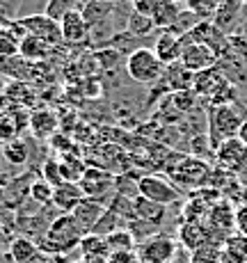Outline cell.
<instances>
[{"mask_svg":"<svg viewBox=\"0 0 247 263\" xmlns=\"http://www.w3.org/2000/svg\"><path fill=\"white\" fill-rule=\"evenodd\" d=\"M85 236L87 234L80 229V224L73 220V215H58L48 224L46 234L39 238L37 245L42 252L64 254V252H69V250H75Z\"/></svg>","mask_w":247,"mask_h":263,"instance_id":"6da1fadb","label":"cell"},{"mask_svg":"<svg viewBox=\"0 0 247 263\" xmlns=\"http://www.w3.org/2000/svg\"><path fill=\"white\" fill-rule=\"evenodd\" d=\"M165 64L156 58L154 48H135L126 58V73L140 85H156L163 78Z\"/></svg>","mask_w":247,"mask_h":263,"instance_id":"7a4b0ae2","label":"cell"},{"mask_svg":"<svg viewBox=\"0 0 247 263\" xmlns=\"http://www.w3.org/2000/svg\"><path fill=\"white\" fill-rule=\"evenodd\" d=\"M240 112L234 105H211L208 110V138L213 149L222 144L224 140H231L238 135V128L243 124Z\"/></svg>","mask_w":247,"mask_h":263,"instance_id":"3957f363","label":"cell"},{"mask_svg":"<svg viewBox=\"0 0 247 263\" xmlns=\"http://www.w3.org/2000/svg\"><path fill=\"white\" fill-rule=\"evenodd\" d=\"M206 229H208L211 242H224L229 236L236 234V209L226 199H220L211 206L206 215Z\"/></svg>","mask_w":247,"mask_h":263,"instance_id":"277c9868","label":"cell"},{"mask_svg":"<svg viewBox=\"0 0 247 263\" xmlns=\"http://www.w3.org/2000/svg\"><path fill=\"white\" fill-rule=\"evenodd\" d=\"M179 240L169 238L165 234H158L154 238L140 242L135 247V254H138L140 263H174L176 250H179Z\"/></svg>","mask_w":247,"mask_h":263,"instance_id":"5b68a950","label":"cell"},{"mask_svg":"<svg viewBox=\"0 0 247 263\" xmlns=\"http://www.w3.org/2000/svg\"><path fill=\"white\" fill-rule=\"evenodd\" d=\"M138 190H140V197H144V199H149V201H156V204H160V206L176 204V201L181 199L179 188L169 183L167 179H163V176H156V174L140 176Z\"/></svg>","mask_w":247,"mask_h":263,"instance_id":"8992f818","label":"cell"},{"mask_svg":"<svg viewBox=\"0 0 247 263\" xmlns=\"http://www.w3.org/2000/svg\"><path fill=\"white\" fill-rule=\"evenodd\" d=\"M16 23L25 30V34H32V37L46 42L48 46H60L62 42V30H60V23H55L53 18H48L46 14H30V16L16 18Z\"/></svg>","mask_w":247,"mask_h":263,"instance_id":"52a82bcc","label":"cell"},{"mask_svg":"<svg viewBox=\"0 0 247 263\" xmlns=\"http://www.w3.org/2000/svg\"><path fill=\"white\" fill-rule=\"evenodd\" d=\"M183 42H185V46H183V53H181L179 62L183 64L190 73H199V71H206V69H211V67H218V53H215L211 46L188 42L185 37H183Z\"/></svg>","mask_w":247,"mask_h":263,"instance_id":"ba28073f","label":"cell"},{"mask_svg":"<svg viewBox=\"0 0 247 263\" xmlns=\"http://www.w3.org/2000/svg\"><path fill=\"white\" fill-rule=\"evenodd\" d=\"M215 165L224 172H240L247 165V146L238 138L224 140L215 146Z\"/></svg>","mask_w":247,"mask_h":263,"instance_id":"9c48e42d","label":"cell"},{"mask_svg":"<svg viewBox=\"0 0 247 263\" xmlns=\"http://www.w3.org/2000/svg\"><path fill=\"white\" fill-rule=\"evenodd\" d=\"M60 30H62V42L71 44V46H78V44H85L92 34V28L85 21L83 12L80 9H73L67 16L60 21Z\"/></svg>","mask_w":247,"mask_h":263,"instance_id":"30bf717a","label":"cell"},{"mask_svg":"<svg viewBox=\"0 0 247 263\" xmlns=\"http://www.w3.org/2000/svg\"><path fill=\"white\" fill-rule=\"evenodd\" d=\"M183 34L174 32V30H163V34H158L154 44V53L160 62L167 67V64H174L181 60V53H183Z\"/></svg>","mask_w":247,"mask_h":263,"instance_id":"8fae6325","label":"cell"},{"mask_svg":"<svg viewBox=\"0 0 247 263\" xmlns=\"http://www.w3.org/2000/svg\"><path fill=\"white\" fill-rule=\"evenodd\" d=\"M80 188H83L87 199L101 201L105 195H110V190L115 188V176L101 170H87L80 179Z\"/></svg>","mask_w":247,"mask_h":263,"instance_id":"7c38bea8","label":"cell"},{"mask_svg":"<svg viewBox=\"0 0 247 263\" xmlns=\"http://www.w3.org/2000/svg\"><path fill=\"white\" fill-rule=\"evenodd\" d=\"M226 83H229V80L224 78V73L220 71V67H211V69H206V71L195 73V78H193V92L197 94V96L213 99V96L218 94Z\"/></svg>","mask_w":247,"mask_h":263,"instance_id":"4fadbf2b","label":"cell"},{"mask_svg":"<svg viewBox=\"0 0 247 263\" xmlns=\"http://www.w3.org/2000/svg\"><path fill=\"white\" fill-rule=\"evenodd\" d=\"M105 209L108 206L103 204V201H97V199H87L85 197L83 201H80L78 206H75V211H73V220L80 224V229L85 231V234H92V229L99 224V220L103 217L105 213Z\"/></svg>","mask_w":247,"mask_h":263,"instance_id":"5bb4252c","label":"cell"},{"mask_svg":"<svg viewBox=\"0 0 247 263\" xmlns=\"http://www.w3.org/2000/svg\"><path fill=\"white\" fill-rule=\"evenodd\" d=\"M83 199H85V192L80 188V183H62L58 188H53V201L50 204L62 215H71L75 211V206Z\"/></svg>","mask_w":247,"mask_h":263,"instance_id":"9a60e30c","label":"cell"},{"mask_svg":"<svg viewBox=\"0 0 247 263\" xmlns=\"http://www.w3.org/2000/svg\"><path fill=\"white\" fill-rule=\"evenodd\" d=\"M28 126L37 140H50L55 133H58L60 119L50 108H39V110H32V112H30Z\"/></svg>","mask_w":247,"mask_h":263,"instance_id":"2e32d148","label":"cell"},{"mask_svg":"<svg viewBox=\"0 0 247 263\" xmlns=\"http://www.w3.org/2000/svg\"><path fill=\"white\" fill-rule=\"evenodd\" d=\"M211 242L208 229H206L204 222H183L179 227V245L185 247V250L195 252L197 247Z\"/></svg>","mask_w":247,"mask_h":263,"instance_id":"e0dca14e","label":"cell"},{"mask_svg":"<svg viewBox=\"0 0 247 263\" xmlns=\"http://www.w3.org/2000/svg\"><path fill=\"white\" fill-rule=\"evenodd\" d=\"M193 78L195 73H190L181 62H174L165 67L163 78L158 83H165V87L174 94V92H183V89H193Z\"/></svg>","mask_w":247,"mask_h":263,"instance_id":"ac0fdd59","label":"cell"},{"mask_svg":"<svg viewBox=\"0 0 247 263\" xmlns=\"http://www.w3.org/2000/svg\"><path fill=\"white\" fill-rule=\"evenodd\" d=\"M50 53H53V46H48L46 42L32 37V34H25L21 39V44H18V58H23L25 62L42 64L50 58Z\"/></svg>","mask_w":247,"mask_h":263,"instance_id":"d6986e66","label":"cell"},{"mask_svg":"<svg viewBox=\"0 0 247 263\" xmlns=\"http://www.w3.org/2000/svg\"><path fill=\"white\" fill-rule=\"evenodd\" d=\"M181 16H183V7H181V3L160 0L158 7H156V12H154V16H151V21H154L156 30H158V28L172 30V28H176V23H179Z\"/></svg>","mask_w":247,"mask_h":263,"instance_id":"ffe728a7","label":"cell"},{"mask_svg":"<svg viewBox=\"0 0 247 263\" xmlns=\"http://www.w3.org/2000/svg\"><path fill=\"white\" fill-rule=\"evenodd\" d=\"M220 263H247V238L240 234L220 242Z\"/></svg>","mask_w":247,"mask_h":263,"instance_id":"44dd1931","label":"cell"},{"mask_svg":"<svg viewBox=\"0 0 247 263\" xmlns=\"http://www.w3.org/2000/svg\"><path fill=\"white\" fill-rule=\"evenodd\" d=\"M133 213L138 220H144V222H151V224L160 227L165 215H167V206H160V204H156V201H149L138 195L133 199Z\"/></svg>","mask_w":247,"mask_h":263,"instance_id":"7402d4cb","label":"cell"},{"mask_svg":"<svg viewBox=\"0 0 247 263\" xmlns=\"http://www.w3.org/2000/svg\"><path fill=\"white\" fill-rule=\"evenodd\" d=\"M9 256L14 263H37L42 259V250L37 242H32L25 236H18L9 242Z\"/></svg>","mask_w":247,"mask_h":263,"instance_id":"603a6c76","label":"cell"},{"mask_svg":"<svg viewBox=\"0 0 247 263\" xmlns=\"http://www.w3.org/2000/svg\"><path fill=\"white\" fill-rule=\"evenodd\" d=\"M80 254L83 259H108L110 256V250L105 245V238L103 236H97V234H87L78 245Z\"/></svg>","mask_w":247,"mask_h":263,"instance_id":"cb8c5ba5","label":"cell"},{"mask_svg":"<svg viewBox=\"0 0 247 263\" xmlns=\"http://www.w3.org/2000/svg\"><path fill=\"white\" fill-rule=\"evenodd\" d=\"M80 12H83L85 21L89 23V28L94 30V25L103 23L105 18L110 16V12H112V5L94 3V0H83V7H80Z\"/></svg>","mask_w":247,"mask_h":263,"instance_id":"d4e9b609","label":"cell"},{"mask_svg":"<svg viewBox=\"0 0 247 263\" xmlns=\"http://www.w3.org/2000/svg\"><path fill=\"white\" fill-rule=\"evenodd\" d=\"M83 7V0H48L46 7H44V14L48 18H53L55 23H60L69 12Z\"/></svg>","mask_w":247,"mask_h":263,"instance_id":"484cf974","label":"cell"},{"mask_svg":"<svg viewBox=\"0 0 247 263\" xmlns=\"http://www.w3.org/2000/svg\"><path fill=\"white\" fill-rule=\"evenodd\" d=\"M105 245H108L110 254H112V252H130V250H135L138 242H135V238L130 236L128 229H117V231H112V234L105 236Z\"/></svg>","mask_w":247,"mask_h":263,"instance_id":"4316f807","label":"cell"},{"mask_svg":"<svg viewBox=\"0 0 247 263\" xmlns=\"http://www.w3.org/2000/svg\"><path fill=\"white\" fill-rule=\"evenodd\" d=\"M3 156L9 165H23L30 156L28 154V142H25L23 138H16V140H12V142L3 144Z\"/></svg>","mask_w":247,"mask_h":263,"instance_id":"83f0119b","label":"cell"},{"mask_svg":"<svg viewBox=\"0 0 247 263\" xmlns=\"http://www.w3.org/2000/svg\"><path fill=\"white\" fill-rule=\"evenodd\" d=\"M126 229L130 231V236L135 238V242H138V245L160 234V227L151 224V222H144V220H138V217H135V220H130L128 224H126Z\"/></svg>","mask_w":247,"mask_h":263,"instance_id":"f1b7e54d","label":"cell"},{"mask_svg":"<svg viewBox=\"0 0 247 263\" xmlns=\"http://www.w3.org/2000/svg\"><path fill=\"white\" fill-rule=\"evenodd\" d=\"M126 25H128V32L133 34V37H149L151 32H156L154 21H151L149 16L138 14V12H130L128 14V21H126Z\"/></svg>","mask_w":247,"mask_h":263,"instance_id":"f546056e","label":"cell"},{"mask_svg":"<svg viewBox=\"0 0 247 263\" xmlns=\"http://www.w3.org/2000/svg\"><path fill=\"white\" fill-rule=\"evenodd\" d=\"M18 44H21V39L7 25H0V58H16Z\"/></svg>","mask_w":247,"mask_h":263,"instance_id":"4dcf8cb0","label":"cell"},{"mask_svg":"<svg viewBox=\"0 0 247 263\" xmlns=\"http://www.w3.org/2000/svg\"><path fill=\"white\" fill-rule=\"evenodd\" d=\"M190 263H220V245L218 242H206L190 252Z\"/></svg>","mask_w":247,"mask_h":263,"instance_id":"1f68e13d","label":"cell"},{"mask_svg":"<svg viewBox=\"0 0 247 263\" xmlns=\"http://www.w3.org/2000/svg\"><path fill=\"white\" fill-rule=\"evenodd\" d=\"M30 199L37 201L39 206H48L53 201V185L44 179H37L30 183Z\"/></svg>","mask_w":247,"mask_h":263,"instance_id":"d6a6232c","label":"cell"},{"mask_svg":"<svg viewBox=\"0 0 247 263\" xmlns=\"http://www.w3.org/2000/svg\"><path fill=\"white\" fill-rule=\"evenodd\" d=\"M18 133H21V126L16 124V112L3 115L0 117V142L3 144L12 142V140L18 138Z\"/></svg>","mask_w":247,"mask_h":263,"instance_id":"836d02e7","label":"cell"},{"mask_svg":"<svg viewBox=\"0 0 247 263\" xmlns=\"http://www.w3.org/2000/svg\"><path fill=\"white\" fill-rule=\"evenodd\" d=\"M169 101H172V105L176 110L190 112V110H195V105H197V94H195L193 89H183V92H174L169 96Z\"/></svg>","mask_w":247,"mask_h":263,"instance_id":"e575fe53","label":"cell"},{"mask_svg":"<svg viewBox=\"0 0 247 263\" xmlns=\"http://www.w3.org/2000/svg\"><path fill=\"white\" fill-rule=\"evenodd\" d=\"M44 176L42 179L44 181H48L53 188H58V185H62L64 183V179H62V170H60V160H53V158H48L46 163H44Z\"/></svg>","mask_w":247,"mask_h":263,"instance_id":"d590c367","label":"cell"},{"mask_svg":"<svg viewBox=\"0 0 247 263\" xmlns=\"http://www.w3.org/2000/svg\"><path fill=\"white\" fill-rule=\"evenodd\" d=\"M185 7H188L190 14H195V16H211V14H215V9L211 7L208 0H183Z\"/></svg>","mask_w":247,"mask_h":263,"instance_id":"8d00e7d4","label":"cell"},{"mask_svg":"<svg viewBox=\"0 0 247 263\" xmlns=\"http://www.w3.org/2000/svg\"><path fill=\"white\" fill-rule=\"evenodd\" d=\"M158 3L160 0H135L133 3V12H138V14H142V16H154V12H156V7H158Z\"/></svg>","mask_w":247,"mask_h":263,"instance_id":"74e56055","label":"cell"},{"mask_svg":"<svg viewBox=\"0 0 247 263\" xmlns=\"http://www.w3.org/2000/svg\"><path fill=\"white\" fill-rule=\"evenodd\" d=\"M236 234L247 238V204L236 209Z\"/></svg>","mask_w":247,"mask_h":263,"instance_id":"f35d334b","label":"cell"},{"mask_svg":"<svg viewBox=\"0 0 247 263\" xmlns=\"http://www.w3.org/2000/svg\"><path fill=\"white\" fill-rule=\"evenodd\" d=\"M108 263H140V261L135 250H130V252H112L108 256Z\"/></svg>","mask_w":247,"mask_h":263,"instance_id":"ab89813d","label":"cell"},{"mask_svg":"<svg viewBox=\"0 0 247 263\" xmlns=\"http://www.w3.org/2000/svg\"><path fill=\"white\" fill-rule=\"evenodd\" d=\"M236 138H238L240 142H243V144L247 146V119L243 121V124H240V128H238V135H236Z\"/></svg>","mask_w":247,"mask_h":263,"instance_id":"60d3db41","label":"cell"},{"mask_svg":"<svg viewBox=\"0 0 247 263\" xmlns=\"http://www.w3.org/2000/svg\"><path fill=\"white\" fill-rule=\"evenodd\" d=\"M7 87H9V78H5V76L0 73V94L7 92Z\"/></svg>","mask_w":247,"mask_h":263,"instance_id":"b9f144b4","label":"cell"},{"mask_svg":"<svg viewBox=\"0 0 247 263\" xmlns=\"http://www.w3.org/2000/svg\"><path fill=\"white\" fill-rule=\"evenodd\" d=\"M94 3H103V5H112L115 0H94Z\"/></svg>","mask_w":247,"mask_h":263,"instance_id":"7bdbcfd3","label":"cell"},{"mask_svg":"<svg viewBox=\"0 0 247 263\" xmlns=\"http://www.w3.org/2000/svg\"><path fill=\"white\" fill-rule=\"evenodd\" d=\"M5 252V240H3V236H0V254Z\"/></svg>","mask_w":247,"mask_h":263,"instance_id":"ee69618b","label":"cell"},{"mask_svg":"<svg viewBox=\"0 0 247 263\" xmlns=\"http://www.w3.org/2000/svg\"><path fill=\"white\" fill-rule=\"evenodd\" d=\"M124 3H130V5H133V3H135V0H124Z\"/></svg>","mask_w":247,"mask_h":263,"instance_id":"f6af8a7d","label":"cell"},{"mask_svg":"<svg viewBox=\"0 0 247 263\" xmlns=\"http://www.w3.org/2000/svg\"><path fill=\"white\" fill-rule=\"evenodd\" d=\"M172 3H183V0H172Z\"/></svg>","mask_w":247,"mask_h":263,"instance_id":"bcb514c9","label":"cell"},{"mask_svg":"<svg viewBox=\"0 0 247 263\" xmlns=\"http://www.w3.org/2000/svg\"><path fill=\"white\" fill-rule=\"evenodd\" d=\"M174 263H176V261H174Z\"/></svg>","mask_w":247,"mask_h":263,"instance_id":"7dc6e473","label":"cell"}]
</instances>
